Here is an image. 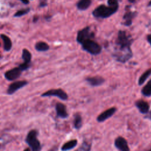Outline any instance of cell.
<instances>
[{
	"mask_svg": "<svg viewBox=\"0 0 151 151\" xmlns=\"http://www.w3.org/2000/svg\"><path fill=\"white\" fill-rule=\"evenodd\" d=\"M119 6H110L100 5L97 6L92 12L93 15L97 18L105 19L114 14L118 10Z\"/></svg>",
	"mask_w": 151,
	"mask_h": 151,
	"instance_id": "7a4b0ae2",
	"label": "cell"
},
{
	"mask_svg": "<svg viewBox=\"0 0 151 151\" xmlns=\"http://www.w3.org/2000/svg\"><path fill=\"white\" fill-rule=\"evenodd\" d=\"M73 125L74 127L77 130L80 129L82 126V117L78 113H76L74 116Z\"/></svg>",
	"mask_w": 151,
	"mask_h": 151,
	"instance_id": "ac0fdd59",
	"label": "cell"
},
{
	"mask_svg": "<svg viewBox=\"0 0 151 151\" xmlns=\"http://www.w3.org/2000/svg\"><path fill=\"white\" fill-rule=\"evenodd\" d=\"M47 0H40V7H44L47 6Z\"/></svg>",
	"mask_w": 151,
	"mask_h": 151,
	"instance_id": "4316f807",
	"label": "cell"
},
{
	"mask_svg": "<svg viewBox=\"0 0 151 151\" xmlns=\"http://www.w3.org/2000/svg\"><path fill=\"white\" fill-rule=\"evenodd\" d=\"M141 93L142 95L145 97L151 96V79L149 80L146 85L142 88Z\"/></svg>",
	"mask_w": 151,
	"mask_h": 151,
	"instance_id": "ffe728a7",
	"label": "cell"
},
{
	"mask_svg": "<svg viewBox=\"0 0 151 151\" xmlns=\"http://www.w3.org/2000/svg\"><path fill=\"white\" fill-rule=\"evenodd\" d=\"M42 97H49V96H55L62 100H67L68 99L67 94L62 89H51L48 90L41 94Z\"/></svg>",
	"mask_w": 151,
	"mask_h": 151,
	"instance_id": "8992f818",
	"label": "cell"
},
{
	"mask_svg": "<svg viewBox=\"0 0 151 151\" xmlns=\"http://www.w3.org/2000/svg\"><path fill=\"white\" fill-rule=\"evenodd\" d=\"M37 132L35 130L29 131L26 137L25 142L30 146L32 151H41V146L37 138Z\"/></svg>",
	"mask_w": 151,
	"mask_h": 151,
	"instance_id": "277c9868",
	"label": "cell"
},
{
	"mask_svg": "<svg viewBox=\"0 0 151 151\" xmlns=\"http://www.w3.org/2000/svg\"><path fill=\"white\" fill-rule=\"evenodd\" d=\"M134 40L126 31L119 30L116 40V48L111 54L112 57L117 62L126 63L133 57L131 45Z\"/></svg>",
	"mask_w": 151,
	"mask_h": 151,
	"instance_id": "6da1fadb",
	"label": "cell"
},
{
	"mask_svg": "<svg viewBox=\"0 0 151 151\" xmlns=\"http://www.w3.org/2000/svg\"><path fill=\"white\" fill-rule=\"evenodd\" d=\"M91 4V0H78L76 4L77 8L80 11L87 9Z\"/></svg>",
	"mask_w": 151,
	"mask_h": 151,
	"instance_id": "9a60e30c",
	"label": "cell"
},
{
	"mask_svg": "<svg viewBox=\"0 0 151 151\" xmlns=\"http://www.w3.org/2000/svg\"><path fill=\"white\" fill-rule=\"evenodd\" d=\"M27 84H28V81H27L25 80L15 81V82L11 83L9 86L8 90H7V93L8 94H12L16 91H17L18 90L24 87Z\"/></svg>",
	"mask_w": 151,
	"mask_h": 151,
	"instance_id": "30bf717a",
	"label": "cell"
},
{
	"mask_svg": "<svg viewBox=\"0 0 151 151\" xmlns=\"http://www.w3.org/2000/svg\"><path fill=\"white\" fill-rule=\"evenodd\" d=\"M85 80L90 86L92 87L100 86L105 82V79L103 77L99 76L86 77Z\"/></svg>",
	"mask_w": 151,
	"mask_h": 151,
	"instance_id": "9c48e42d",
	"label": "cell"
},
{
	"mask_svg": "<svg viewBox=\"0 0 151 151\" xmlns=\"http://www.w3.org/2000/svg\"><path fill=\"white\" fill-rule=\"evenodd\" d=\"M22 58L24 60V62L30 63L31 60V52L25 48L23 49L22 52Z\"/></svg>",
	"mask_w": 151,
	"mask_h": 151,
	"instance_id": "7402d4cb",
	"label": "cell"
},
{
	"mask_svg": "<svg viewBox=\"0 0 151 151\" xmlns=\"http://www.w3.org/2000/svg\"><path fill=\"white\" fill-rule=\"evenodd\" d=\"M148 7H150L151 6V0L149 2V3H148V4H147V5Z\"/></svg>",
	"mask_w": 151,
	"mask_h": 151,
	"instance_id": "d6a6232c",
	"label": "cell"
},
{
	"mask_svg": "<svg viewBox=\"0 0 151 151\" xmlns=\"http://www.w3.org/2000/svg\"><path fill=\"white\" fill-rule=\"evenodd\" d=\"M128 1L130 3H134L136 2V0H128Z\"/></svg>",
	"mask_w": 151,
	"mask_h": 151,
	"instance_id": "1f68e13d",
	"label": "cell"
},
{
	"mask_svg": "<svg viewBox=\"0 0 151 151\" xmlns=\"http://www.w3.org/2000/svg\"><path fill=\"white\" fill-rule=\"evenodd\" d=\"M19 1H21L23 4H24L25 5L29 4V0H19Z\"/></svg>",
	"mask_w": 151,
	"mask_h": 151,
	"instance_id": "f1b7e54d",
	"label": "cell"
},
{
	"mask_svg": "<svg viewBox=\"0 0 151 151\" xmlns=\"http://www.w3.org/2000/svg\"><path fill=\"white\" fill-rule=\"evenodd\" d=\"M1 37L4 42V50H5L6 51H9L12 48V42L11 39L5 34H1Z\"/></svg>",
	"mask_w": 151,
	"mask_h": 151,
	"instance_id": "e0dca14e",
	"label": "cell"
},
{
	"mask_svg": "<svg viewBox=\"0 0 151 151\" xmlns=\"http://www.w3.org/2000/svg\"><path fill=\"white\" fill-rule=\"evenodd\" d=\"M55 110L57 112V115L59 117H61L62 119H65L68 116L66 106L61 103H57L56 104Z\"/></svg>",
	"mask_w": 151,
	"mask_h": 151,
	"instance_id": "5bb4252c",
	"label": "cell"
},
{
	"mask_svg": "<svg viewBox=\"0 0 151 151\" xmlns=\"http://www.w3.org/2000/svg\"><path fill=\"white\" fill-rule=\"evenodd\" d=\"M77 145V140L76 139H73L69 140L65 143L61 147L62 151H67L73 149Z\"/></svg>",
	"mask_w": 151,
	"mask_h": 151,
	"instance_id": "2e32d148",
	"label": "cell"
},
{
	"mask_svg": "<svg viewBox=\"0 0 151 151\" xmlns=\"http://www.w3.org/2000/svg\"><path fill=\"white\" fill-rule=\"evenodd\" d=\"M30 11L29 8H26V9H21L18 11L17 12H16V13L14 15V16L15 17H21L22 15H24L25 14H27V13L29 12V11Z\"/></svg>",
	"mask_w": 151,
	"mask_h": 151,
	"instance_id": "cb8c5ba5",
	"label": "cell"
},
{
	"mask_svg": "<svg viewBox=\"0 0 151 151\" xmlns=\"http://www.w3.org/2000/svg\"><path fill=\"white\" fill-rule=\"evenodd\" d=\"M151 76V68H149L145 71L139 78L138 80V85L142 86L146 81V80Z\"/></svg>",
	"mask_w": 151,
	"mask_h": 151,
	"instance_id": "d6986e66",
	"label": "cell"
},
{
	"mask_svg": "<svg viewBox=\"0 0 151 151\" xmlns=\"http://www.w3.org/2000/svg\"><path fill=\"white\" fill-rule=\"evenodd\" d=\"M94 37V33L89 26H87L77 32L76 40L78 44H81L84 41L88 39H93Z\"/></svg>",
	"mask_w": 151,
	"mask_h": 151,
	"instance_id": "5b68a950",
	"label": "cell"
},
{
	"mask_svg": "<svg viewBox=\"0 0 151 151\" xmlns=\"http://www.w3.org/2000/svg\"><path fill=\"white\" fill-rule=\"evenodd\" d=\"M30 65H31L30 63L24 62V63H21V64H19L18 67L21 70V71H25V70L28 69L29 68V67H30Z\"/></svg>",
	"mask_w": 151,
	"mask_h": 151,
	"instance_id": "d4e9b609",
	"label": "cell"
},
{
	"mask_svg": "<svg viewBox=\"0 0 151 151\" xmlns=\"http://www.w3.org/2000/svg\"><path fill=\"white\" fill-rule=\"evenodd\" d=\"M134 104L140 113L142 114L149 113V109H150V105L147 101L143 100H138L135 102Z\"/></svg>",
	"mask_w": 151,
	"mask_h": 151,
	"instance_id": "7c38bea8",
	"label": "cell"
},
{
	"mask_svg": "<svg viewBox=\"0 0 151 151\" xmlns=\"http://www.w3.org/2000/svg\"></svg>",
	"mask_w": 151,
	"mask_h": 151,
	"instance_id": "8d00e7d4",
	"label": "cell"
},
{
	"mask_svg": "<svg viewBox=\"0 0 151 151\" xmlns=\"http://www.w3.org/2000/svg\"><path fill=\"white\" fill-rule=\"evenodd\" d=\"M91 148V144L88 143L86 141L83 142L81 145L75 151H90Z\"/></svg>",
	"mask_w": 151,
	"mask_h": 151,
	"instance_id": "603a6c76",
	"label": "cell"
},
{
	"mask_svg": "<svg viewBox=\"0 0 151 151\" xmlns=\"http://www.w3.org/2000/svg\"><path fill=\"white\" fill-rule=\"evenodd\" d=\"M1 55H0V58H1Z\"/></svg>",
	"mask_w": 151,
	"mask_h": 151,
	"instance_id": "d590c367",
	"label": "cell"
},
{
	"mask_svg": "<svg viewBox=\"0 0 151 151\" xmlns=\"http://www.w3.org/2000/svg\"><path fill=\"white\" fill-rule=\"evenodd\" d=\"M107 4L108 6L113 7L119 6V3L117 0H107Z\"/></svg>",
	"mask_w": 151,
	"mask_h": 151,
	"instance_id": "484cf974",
	"label": "cell"
},
{
	"mask_svg": "<svg viewBox=\"0 0 151 151\" xmlns=\"http://www.w3.org/2000/svg\"><path fill=\"white\" fill-rule=\"evenodd\" d=\"M146 39H147V42L149 43V44H150V46H151V34L147 35V37H146Z\"/></svg>",
	"mask_w": 151,
	"mask_h": 151,
	"instance_id": "83f0119b",
	"label": "cell"
},
{
	"mask_svg": "<svg viewBox=\"0 0 151 151\" xmlns=\"http://www.w3.org/2000/svg\"><path fill=\"white\" fill-rule=\"evenodd\" d=\"M145 118H147V119H149L151 120V111H150V112L149 113V114L148 113V115H147V116H146L145 117Z\"/></svg>",
	"mask_w": 151,
	"mask_h": 151,
	"instance_id": "f546056e",
	"label": "cell"
},
{
	"mask_svg": "<svg viewBox=\"0 0 151 151\" xmlns=\"http://www.w3.org/2000/svg\"><path fill=\"white\" fill-rule=\"evenodd\" d=\"M137 11H129L124 13L123 17V24L126 27L131 26L132 24L133 19L137 15Z\"/></svg>",
	"mask_w": 151,
	"mask_h": 151,
	"instance_id": "4fadbf2b",
	"label": "cell"
},
{
	"mask_svg": "<svg viewBox=\"0 0 151 151\" xmlns=\"http://www.w3.org/2000/svg\"><path fill=\"white\" fill-rule=\"evenodd\" d=\"M35 48L38 51H45L49 50L50 47L46 42L40 41L36 43Z\"/></svg>",
	"mask_w": 151,
	"mask_h": 151,
	"instance_id": "44dd1931",
	"label": "cell"
},
{
	"mask_svg": "<svg viewBox=\"0 0 151 151\" xmlns=\"http://www.w3.org/2000/svg\"><path fill=\"white\" fill-rule=\"evenodd\" d=\"M24 151H30V149H29V148H27V149H25Z\"/></svg>",
	"mask_w": 151,
	"mask_h": 151,
	"instance_id": "836d02e7",
	"label": "cell"
},
{
	"mask_svg": "<svg viewBox=\"0 0 151 151\" xmlns=\"http://www.w3.org/2000/svg\"><path fill=\"white\" fill-rule=\"evenodd\" d=\"M38 17H34V18H33V21L34 22H37L38 21Z\"/></svg>",
	"mask_w": 151,
	"mask_h": 151,
	"instance_id": "4dcf8cb0",
	"label": "cell"
},
{
	"mask_svg": "<svg viewBox=\"0 0 151 151\" xmlns=\"http://www.w3.org/2000/svg\"><path fill=\"white\" fill-rule=\"evenodd\" d=\"M21 70L18 67H15L11 70L7 71L5 73V77L9 81H13L18 78L21 74Z\"/></svg>",
	"mask_w": 151,
	"mask_h": 151,
	"instance_id": "8fae6325",
	"label": "cell"
},
{
	"mask_svg": "<svg viewBox=\"0 0 151 151\" xmlns=\"http://www.w3.org/2000/svg\"><path fill=\"white\" fill-rule=\"evenodd\" d=\"M117 111V109L114 107H111L106 110L105 111L101 113L96 118V120L98 122H103L105 120H107L110 117L113 116V114Z\"/></svg>",
	"mask_w": 151,
	"mask_h": 151,
	"instance_id": "52a82bcc",
	"label": "cell"
},
{
	"mask_svg": "<svg viewBox=\"0 0 151 151\" xmlns=\"http://www.w3.org/2000/svg\"><path fill=\"white\" fill-rule=\"evenodd\" d=\"M81 45L83 50L93 55H96L100 54L102 50L100 45L93 39H88L84 41Z\"/></svg>",
	"mask_w": 151,
	"mask_h": 151,
	"instance_id": "3957f363",
	"label": "cell"
},
{
	"mask_svg": "<svg viewBox=\"0 0 151 151\" xmlns=\"http://www.w3.org/2000/svg\"><path fill=\"white\" fill-rule=\"evenodd\" d=\"M114 146L120 151H130L127 140L122 136L117 137L114 140Z\"/></svg>",
	"mask_w": 151,
	"mask_h": 151,
	"instance_id": "ba28073f",
	"label": "cell"
},
{
	"mask_svg": "<svg viewBox=\"0 0 151 151\" xmlns=\"http://www.w3.org/2000/svg\"><path fill=\"white\" fill-rule=\"evenodd\" d=\"M147 151H151V149H149V150H147Z\"/></svg>",
	"mask_w": 151,
	"mask_h": 151,
	"instance_id": "e575fe53",
	"label": "cell"
}]
</instances>
